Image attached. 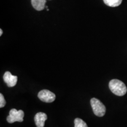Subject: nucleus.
<instances>
[{
  "instance_id": "nucleus-10",
  "label": "nucleus",
  "mask_w": 127,
  "mask_h": 127,
  "mask_svg": "<svg viewBox=\"0 0 127 127\" xmlns=\"http://www.w3.org/2000/svg\"><path fill=\"white\" fill-rule=\"evenodd\" d=\"M6 104V101L2 94H0V107H4Z\"/></svg>"
},
{
  "instance_id": "nucleus-9",
  "label": "nucleus",
  "mask_w": 127,
  "mask_h": 127,
  "mask_svg": "<svg viewBox=\"0 0 127 127\" xmlns=\"http://www.w3.org/2000/svg\"><path fill=\"white\" fill-rule=\"evenodd\" d=\"M74 127H88L87 124L80 118H75L74 120Z\"/></svg>"
},
{
  "instance_id": "nucleus-11",
  "label": "nucleus",
  "mask_w": 127,
  "mask_h": 127,
  "mask_svg": "<svg viewBox=\"0 0 127 127\" xmlns=\"http://www.w3.org/2000/svg\"><path fill=\"white\" fill-rule=\"evenodd\" d=\"M2 33H3V31H2V30H0V35H2Z\"/></svg>"
},
{
  "instance_id": "nucleus-5",
  "label": "nucleus",
  "mask_w": 127,
  "mask_h": 127,
  "mask_svg": "<svg viewBox=\"0 0 127 127\" xmlns=\"http://www.w3.org/2000/svg\"><path fill=\"white\" fill-rule=\"evenodd\" d=\"M3 79L8 87H12L17 84L18 77L17 76L12 75L9 71H7L3 76Z\"/></svg>"
},
{
  "instance_id": "nucleus-7",
  "label": "nucleus",
  "mask_w": 127,
  "mask_h": 127,
  "mask_svg": "<svg viewBox=\"0 0 127 127\" xmlns=\"http://www.w3.org/2000/svg\"><path fill=\"white\" fill-rule=\"evenodd\" d=\"M31 4L36 10L42 11L46 7V0H31Z\"/></svg>"
},
{
  "instance_id": "nucleus-1",
  "label": "nucleus",
  "mask_w": 127,
  "mask_h": 127,
  "mask_svg": "<svg viewBox=\"0 0 127 127\" xmlns=\"http://www.w3.org/2000/svg\"><path fill=\"white\" fill-rule=\"evenodd\" d=\"M109 88L112 93L118 96H123L127 93L126 85L121 81L117 79H112L109 83Z\"/></svg>"
},
{
  "instance_id": "nucleus-8",
  "label": "nucleus",
  "mask_w": 127,
  "mask_h": 127,
  "mask_svg": "<svg viewBox=\"0 0 127 127\" xmlns=\"http://www.w3.org/2000/svg\"><path fill=\"white\" fill-rule=\"evenodd\" d=\"M123 0H104V2L109 7H118L122 3Z\"/></svg>"
},
{
  "instance_id": "nucleus-3",
  "label": "nucleus",
  "mask_w": 127,
  "mask_h": 127,
  "mask_svg": "<svg viewBox=\"0 0 127 127\" xmlns=\"http://www.w3.org/2000/svg\"><path fill=\"white\" fill-rule=\"evenodd\" d=\"M24 112L23 110L17 111L16 109H12L9 111V115L7 118L8 123L12 124L15 122H23Z\"/></svg>"
},
{
  "instance_id": "nucleus-4",
  "label": "nucleus",
  "mask_w": 127,
  "mask_h": 127,
  "mask_svg": "<svg viewBox=\"0 0 127 127\" xmlns=\"http://www.w3.org/2000/svg\"><path fill=\"white\" fill-rule=\"evenodd\" d=\"M38 97L44 102L51 103L55 101V95L49 90H43L39 92Z\"/></svg>"
},
{
  "instance_id": "nucleus-2",
  "label": "nucleus",
  "mask_w": 127,
  "mask_h": 127,
  "mask_svg": "<svg viewBox=\"0 0 127 127\" xmlns=\"http://www.w3.org/2000/svg\"><path fill=\"white\" fill-rule=\"evenodd\" d=\"M91 105L93 112L98 117H103L106 112V107L98 99L93 98L91 99Z\"/></svg>"
},
{
  "instance_id": "nucleus-6",
  "label": "nucleus",
  "mask_w": 127,
  "mask_h": 127,
  "mask_svg": "<svg viewBox=\"0 0 127 127\" xmlns=\"http://www.w3.org/2000/svg\"><path fill=\"white\" fill-rule=\"evenodd\" d=\"M47 120V114L44 112H38L34 117L35 123L37 127H44L45 125V122Z\"/></svg>"
}]
</instances>
